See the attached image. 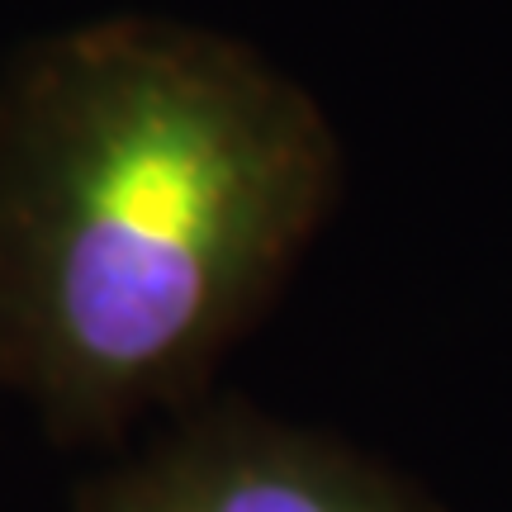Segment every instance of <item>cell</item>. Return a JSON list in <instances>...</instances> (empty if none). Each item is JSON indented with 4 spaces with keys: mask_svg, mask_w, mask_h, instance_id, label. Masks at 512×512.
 <instances>
[{
    "mask_svg": "<svg viewBox=\"0 0 512 512\" xmlns=\"http://www.w3.org/2000/svg\"><path fill=\"white\" fill-rule=\"evenodd\" d=\"M337 195L313 100L228 38L110 19L0 91V384L62 441L195 394Z\"/></svg>",
    "mask_w": 512,
    "mask_h": 512,
    "instance_id": "6da1fadb",
    "label": "cell"
},
{
    "mask_svg": "<svg viewBox=\"0 0 512 512\" xmlns=\"http://www.w3.org/2000/svg\"><path fill=\"white\" fill-rule=\"evenodd\" d=\"M81 512H441L403 479L342 446L223 413L124 475L95 484Z\"/></svg>",
    "mask_w": 512,
    "mask_h": 512,
    "instance_id": "7a4b0ae2",
    "label": "cell"
}]
</instances>
